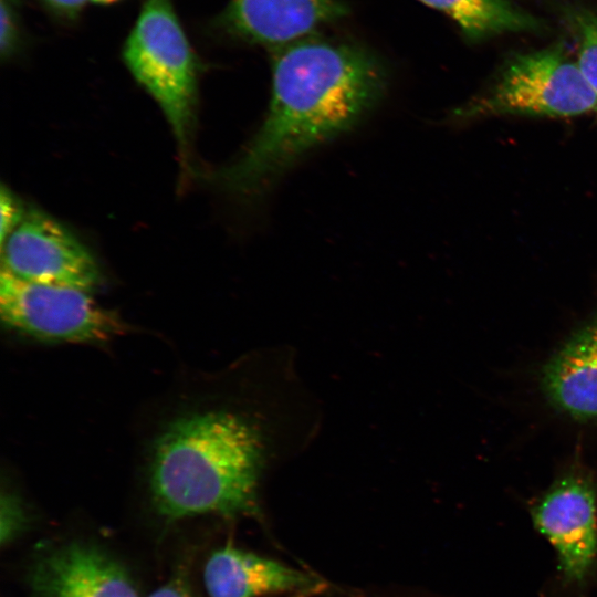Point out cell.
Instances as JSON below:
<instances>
[{
  "label": "cell",
  "instance_id": "1",
  "mask_svg": "<svg viewBox=\"0 0 597 597\" xmlns=\"http://www.w3.org/2000/svg\"><path fill=\"white\" fill-rule=\"evenodd\" d=\"M386 85L380 60L354 43L313 34L274 49L266 116L216 180L237 195L264 192L308 151L353 128Z\"/></svg>",
  "mask_w": 597,
  "mask_h": 597
},
{
  "label": "cell",
  "instance_id": "2",
  "mask_svg": "<svg viewBox=\"0 0 597 597\" xmlns=\"http://www.w3.org/2000/svg\"><path fill=\"white\" fill-rule=\"evenodd\" d=\"M271 447L264 427L237 410L210 409L175 419L151 449L149 484L156 507L168 519L256 514Z\"/></svg>",
  "mask_w": 597,
  "mask_h": 597
},
{
  "label": "cell",
  "instance_id": "3",
  "mask_svg": "<svg viewBox=\"0 0 597 597\" xmlns=\"http://www.w3.org/2000/svg\"><path fill=\"white\" fill-rule=\"evenodd\" d=\"M134 78L166 116L186 158L196 118L197 63L169 0H146L123 49Z\"/></svg>",
  "mask_w": 597,
  "mask_h": 597
},
{
  "label": "cell",
  "instance_id": "4",
  "mask_svg": "<svg viewBox=\"0 0 597 597\" xmlns=\"http://www.w3.org/2000/svg\"><path fill=\"white\" fill-rule=\"evenodd\" d=\"M597 111V98L580 73L558 50L513 59L494 87L458 108V118L491 115L569 117Z\"/></svg>",
  "mask_w": 597,
  "mask_h": 597
},
{
  "label": "cell",
  "instance_id": "5",
  "mask_svg": "<svg viewBox=\"0 0 597 597\" xmlns=\"http://www.w3.org/2000/svg\"><path fill=\"white\" fill-rule=\"evenodd\" d=\"M0 314L9 328L45 342L101 343L126 331L118 314L98 305L88 291L25 282L4 271Z\"/></svg>",
  "mask_w": 597,
  "mask_h": 597
},
{
  "label": "cell",
  "instance_id": "6",
  "mask_svg": "<svg viewBox=\"0 0 597 597\" xmlns=\"http://www.w3.org/2000/svg\"><path fill=\"white\" fill-rule=\"evenodd\" d=\"M1 271L21 281L91 292L101 272L87 249L63 226L36 210L25 211L1 243Z\"/></svg>",
  "mask_w": 597,
  "mask_h": 597
},
{
  "label": "cell",
  "instance_id": "7",
  "mask_svg": "<svg viewBox=\"0 0 597 597\" xmlns=\"http://www.w3.org/2000/svg\"><path fill=\"white\" fill-rule=\"evenodd\" d=\"M531 513L535 527L554 547L565 578L582 582L597 559V502L590 481L578 474L563 476Z\"/></svg>",
  "mask_w": 597,
  "mask_h": 597
},
{
  "label": "cell",
  "instance_id": "8",
  "mask_svg": "<svg viewBox=\"0 0 597 597\" xmlns=\"http://www.w3.org/2000/svg\"><path fill=\"white\" fill-rule=\"evenodd\" d=\"M342 0H230L227 29L251 43L276 49L348 14Z\"/></svg>",
  "mask_w": 597,
  "mask_h": 597
},
{
  "label": "cell",
  "instance_id": "9",
  "mask_svg": "<svg viewBox=\"0 0 597 597\" xmlns=\"http://www.w3.org/2000/svg\"><path fill=\"white\" fill-rule=\"evenodd\" d=\"M209 597L315 595L325 583L311 573L227 545L211 554L203 570Z\"/></svg>",
  "mask_w": 597,
  "mask_h": 597
},
{
  "label": "cell",
  "instance_id": "10",
  "mask_svg": "<svg viewBox=\"0 0 597 597\" xmlns=\"http://www.w3.org/2000/svg\"><path fill=\"white\" fill-rule=\"evenodd\" d=\"M36 580L44 597H138L119 565L82 545L52 554L39 569Z\"/></svg>",
  "mask_w": 597,
  "mask_h": 597
},
{
  "label": "cell",
  "instance_id": "11",
  "mask_svg": "<svg viewBox=\"0 0 597 597\" xmlns=\"http://www.w3.org/2000/svg\"><path fill=\"white\" fill-rule=\"evenodd\" d=\"M543 388L564 412L597 418V321L574 334L543 370Z\"/></svg>",
  "mask_w": 597,
  "mask_h": 597
},
{
  "label": "cell",
  "instance_id": "12",
  "mask_svg": "<svg viewBox=\"0 0 597 597\" xmlns=\"http://www.w3.org/2000/svg\"><path fill=\"white\" fill-rule=\"evenodd\" d=\"M450 17L471 38L531 28L533 21L507 0H418Z\"/></svg>",
  "mask_w": 597,
  "mask_h": 597
},
{
  "label": "cell",
  "instance_id": "13",
  "mask_svg": "<svg viewBox=\"0 0 597 597\" xmlns=\"http://www.w3.org/2000/svg\"><path fill=\"white\" fill-rule=\"evenodd\" d=\"M580 44L577 65L597 98V18L579 20Z\"/></svg>",
  "mask_w": 597,
  "mask_h": 597
},
{
  "label": "cell",
  "instance_id": "14",
  "mask_svg": "<svg viewBox=\"0 0 597 597\" xmlns=\"http://www.w3.org/2000/svg\"><path fill=\"white\" fill-rule=\"evenodd\" d=\"M25 211L19 200L6 187L1 188L0 195V216H1V243L7 239L11 231L18 226Z\"/></svg>",
  "mask_w": 597,
  "mask_h": 597
},
{
  "label": "cell",
  "instance_id": "15",
  "mask_svg": "<svg viewBox=\"0 0 597 597\" xmlns=\"http://www.w3.org/2000/svg\"><path fill=\"white\" fill-rule=\"evenodd\" d=\"M18 43L17 17L11 0H1L0 50L2 56L11 55Z\"/></svg>",
  "mask_w": 597,
  "mask_h": 597
},
{
  "label": "cell",
  "instance_id": "16",
  "mask_svg": "<svg viewBox=\"0 0 597 597\" xmlns=\"http://www.w3.org/2000/svg\"><path fill=\"white\" fill-rule=\"evenodd\" d=\"M1 507H2L1 523L7 521V523L1 524L2 525V532H1L2 542H4L6 538L9 540L12 536L14 528L20 524L21 515H20V507L18 505L17 500L10 494H8L7 496L4 495L2 496Z\"/></svg>",
  "mask_w": 597,
  "mask_h": 597
},
{
  "label": "cell",
  "instance_id": "17",
  "mask_svg": "<svg viewBox=\"0 0 597 597\" xmlns=\"http://www.w3.org/2000/svg\"><path fill=\"white\" fill-rule=\"evenodd\" d=\"M55 13L72 17L80 12L88 0H42Z\"/></svg>",
  "mask_w": 597,
  "mask_h": 597
},
{
  "label": "cell",
  "instance_id": "18",
  "mask_svg": "<svg viewBox=\"0 0 597 597\" xmlns=\"http://www.w3.org/2000/svg\"><path fill=\"white\" fill-rule=\"evenodd\" d=\"M148 597H191V596L182 584L178 582H171L158 588Z\"/></svg>",
  "mask_w": 597,
  "mask_h": 597
},
{
  "label": "cell",
  "instance_id": "19",
  "mask_svg": "<svg viewBox=\"0 0 597 597\" xmlns=\"http://www.w3.org/2000/svg\"><path fill=\"white\" fill-rule=\"evenodd\" d=\"M93 2H97V3H109V2H113V1H116V0H91Z\"/></svg>",
  "mask_w": 597,
  "mask_h": 597
},
{
  "label": "cell",
  "instance_id": "20",
  "mask_svg": "<svg viewBox=\"0 0 597 597\" xmlns=\"http://www.w3.org/2000/svg\"><path fill=\"white\" fill-rule=\"evenodd\" d=\"M313 595H310V594H296V595H292L291 597H311Z\"/></svg>",
  "mask_w": 597,
  "mask_h": 597
}]
</instances>
